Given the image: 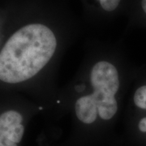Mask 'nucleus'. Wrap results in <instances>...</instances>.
I'll return each instance as SVG.
<instances>
[{"instance_id": "nucleus-5", "label": "nucleus", "mask_w": 146, "mask_h": 146, "mask_svg": "<svg viewBox=\"0 0 146 146\" xmlns=\"http://www.w3.org/2000/svg\"><path fill=\"white\" fill-rule=\"evenodd\" d=\"M134 102L136 106L146 110V86L137 89L134 95Z\"/></svg>"}, {"instance_id": "nucleus-4", "label": "nucleus", "mask_w": 146, "mask_h": 146, "mask_svg": "<svg viewBox=\"0 0 146 146\" xmlns=\"http://www.w3.org/2000/svg\"><path fill=\"white\" fill-rule=\"evenodd\" d=\"M75 109L79 120L86 124L94 123L98 114L97 104L91 99L89 95L80 98L76 102Z\"/></svg>"}, {"instance_id": "nucleus-7", "label": "nucleus", "mask_w": 146, "mask_h": 146, "mask_svg": "<svg viewBox=\"0 0 146 146\" xmlns=\"http://www.w3.org/2000/svg\"><path fill=\"white\" fill-rule=\"evenodd\" d=\"M139 129L142 132L146 131V118H143L139 123Z\"/></svg>"}, {"instance_id": "nucleus-2", "label": "nucleus", "mask_w": 146, "mask_h": 146, "mask_svg": "<svg viewBox=\"0 0 146 146\" xmlns=\"http://www.w3.org/2000/svg\"><path fill=\"white\" fill-rule=\"evenodd\" d=\"M90 80L94 92L89 97L97 104L98 115L102 119H110L118 110L115 98L119 88L117 69L106 61L96 63L91 71Z\"/></svg>"}, {"instance_id": "nucleus-8", "label": "nucleus", "mask_w": 146, "mask_h": 146, "mask_svg": "<svg viewBox=\"0 0 146 146\" xmlns=\"http://www.w3.org/2000/svg\"><path fill=\"white\" fill-rule=\"evenodd\" d=\"M141 5H142V8H143L144 11L146 13V0H142Z\"/></svg>"}, {"instance_id": "nucleus-1", "label": "nucleus", "mask_w": 146, "mask_h": 146, "mask_svg": "<svg viewBox=\"0 0 146 146\" xmlns=\"http://www.w3.org/2000/svg\"><path fill=\"white\" fill-rule=\"evenodd\" d=\"M56 37L41 24L25 25L16 31L0 52V80L8 84L33 77L51 59Z\"/></svg>"}, {"instance_id": "nucleus-6", "label": "nucleus", "mask_w": 146, "mask_h": 146, "mask_svg": "<svg viewBox=\"0 0 146 146\" xmlns=\"http://www.w3.org/2000/svg\"><path fill=\"white\" fill-rule=\"evenodd\" d=\"M102 7L106 11L115 10L119 4L120 0H98Z\"/></svg>"}, {"instance_id": "nucleus-3", "label": "nucleus", "mask_w": 146, "mask_h": 146, "mask_svg": "<svg viewBox=\"0 0 146 146\" xmlns=\"http://www.w3.org/2000/svg\"><path fill=\"white\" fill-rule=\"evenodd\" d=\"M22 115L8 110L0 115V146H17L25 132Z\"/></svg>"}]
</instances>
